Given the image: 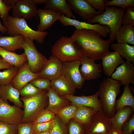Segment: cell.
I'll use <instances>...</instances> for the list:
<instances>
[{
  "mask_svg": "<svg viewBox=\"0 0 134 134\" xmlns=\"http://www.w3.org/2000/svg\"><path fill=\"white\" fill-rule=\"evenodd\" d=\"M82 56L95 61L100 60L109 51L111 42L103 39L97 32L92 30H76L70 37Z\"/></svg>",
  "mask_w": 134,
  "mask_h": 134,
  "instance_id": "obj_1",
  "label": "cell"
},
{
  "mask_svg": "<svg viewBox=\"0 0 134 134\" xmlns=\"http://www.w3.org/2000/svg\"><path fill=\"white\" fill-rule=\"evenodd\" d=\"M121 82L108 77L100 83L97 91L102 110L111 118L115 114L116 98L120 91Z\"/></svg>",
  "mask_w": 134,
  "mask_h": 134,
  "instance_id": "obj_2",
  "label": "cell"
},
{
  "mask_svg": "<svg viewBox=\"0 0 134 134\" xmlns=\"http://www.w3.org/2000/svg\"><path fill=\"white\" fill-rule=\"evenodd\" d=\"M3 23L7 30V33L10 36L21 35L25 38L35 40L38 43L42 44L48 34L46 32H40L32 29L24 18H15L9 15L3 21Z\"/></svg>",
  "mask_w": 134,
  "mask_h": 134,
  "instance_id": "obj_3",
  "label": "cell"
},
{
  "mask_svg": "<svg viewBox=\"0 0 134 134\" xmlns=\"http://www.w3.org/2000/svg\"><path fill=\"white\" fill-rule=\"evenodd\" d=\"M125 9L114 6H106L102 13L87 21L91 24L98 23L99 24L108 26L110 29L109 40L111 43L116 39V34L121 26L122 19Z\"/></svg>",
  "mask_w": 134,
  "mask_h": 134,
  "instance_id": "obj_4",
  "label": "cell"
},
{
  "mask_svg": "<svg viewBox=\"0 0 134 134\" xmlns=\"http://www.w3.org/2000/svg\"><path fill=\"white\" fill-rule=\"evenodd\" d=\"M51 52L62 62L80 60L82 57L70 38L64 36L52 46Z\"/></svg>",
  "mask_w": 134,
  "mask_h": 134,
  "instance_id": "obj_5",
  "label": "cell"
},
{
  "mask_svg": "<svg viewBox=\"0 0 134 134\" xmlns=\"http://www.w3.org/2000/svg\"><path fill=\"white\" fill-rule=\"evenodd\" d=\"M43 90L38 94L29 98H23L21 100L23 103L24 115L21 123L32 122L45 105L47 92Z\"/></svg>",
  "mask_w": 134,
  "mask_h": 134,
  "instance_id": "obj_6",
  "label": "cell"
},
{
  "mask_svg": "<svg viewBox=\"0 0 134 134\" xmlns=\"http://www.w3.org/2000/svg\"><path fill=\"white\" fill-rule=\"evenodd\" d=\"M23 49L27 59L29 67L33 72L38 73L42 69L48 59L36 49L33 40L25 38L23 43Z\"/></svg>",
  "mask_w": 134,
  "mask_h": 134,
  "instance_id": "obj_7",
  "label": "cell"
},
{
  "mask_svg": "<svg viewBox=\"0 0 134 134\" xmlns=\"http://www.w3.org/2000/svg\"><path fill=\"white\" fill-rule=\"evenodd\" d=\"M112 126L111 119L106 116L102 109L98 110L84 126L82 134L107 133Z\"/></svg>",
  "mask_w": 134,
  "mask_h": 134,
  "instance_id": "obj_8",
  "label": "cell"
},
{
  "mask_svg": "<svg viewBox=\"0 0 134 134\" xmlns=\"http://www.w3.org/2000/svg\"><path fill=\"white\" fill-rule=\"evenodd\" d=\"M24 111L15 105L12 106L2 99L0 100V121L17 125L21 122Z\"/></svg>",
  "mask_w": 134,
  "mask_h": 134,
  "instance_id": "obj_9",
  "label": "cell"
},
{
  "mask_svg": "<svg viewBox=\"0 0 134 134\" xmlns=\"http://www.w3.org/2000/svg\"><path fill=\"white\" fill-rule=\"evenodd\" d=\"M37 4L34 0H16L12 8V16L31 20L38 16Z\"/></svg>",
  "mask_w": 134,
  "mask_h": 134,
  "instance_id": "obj_10",
  "label": "cell"
},
{
  "mask_svg": "<svg viewBox=\"0 0 134 134\" xmlns=\"http://www.w3.org/2000/svg\"><path fill=\"white\" fill-rule=\"evenodd\" d=\"M62 63V74L76 88L83 86L85 80L80 71V60Z\"/></svg>",
  "mask_w": 134,
  "mask_h": 134,
  "instance_id": "obj_11",
  "label": "cell"
},
{
  "mask_svg": "<svg viewBox=\"0 0 134 134\" xmlns=\"http://www.w3.org/2000/svg\"><path fill=\"white\" fill-rule=\"evenodd\" d=\"M60 23L64 26H72L77 29H85L94 31L101 37H106L110 32V29L107 26L99 24H92L85 22H81L75 19L68 18L62 14L59 20Z\"/></svg>",
  "mask_w": 134,
  "mask_h": 134,
  "instance_id": "obj_12",
  "label": "cell"
},
{
  "mask_svg": "<svg viewBox=\"0 0 134 134\" xmlns=\"http://www.w3.org/2000/svg\"><path fill=\"white\" fill-rule=\"evenodd\" d=\"M80 61V73L84 80L98 79L101 76V65L96 63L95 61L86 57L82 56Z\"/></svg>",
  "mask_w": 134,
  "mask_h": 134,
  "instance_id": "obj_13",
  "label": "cell"
},
{
  "mask_svg": "<svg viewBox=\"0 0 134 134\" xmlns=\"http://www.w3.org/2000/svg\"><path fill=\"white\" fill-rule=\"evenodd\" d=\"M72 11L88 21L101 14L95 10L87 0H67Z\"/></svg>",
  "mask_w": 134,
  "mask_h": 134,
  "instance_id": "obj_14",
  "label": "cell"
},
{
  "mask_svg": "<svg viewBox=\"0 0 134 134\" xmlns=\"http://www.w3.org/2000/svg\"><path fill=\"white\" fill-rule=\"evenodd\" d=\"M62 63L52 55L41 71L38 73L39 78L52 81L62 74Z\"/></svg>",
  "mask_w": 134,
  "mask_h": 134,
  "instance_id": "obj_15",
  "label": "cell"
},
{
  "mask_svg": "<svg viewBox=\"0 0 134 134\" xmlns=\"http://www.w3.org/2000/svg\"><path fill=\"white\" fill-rule=\"evenodd\" d=\"M131 62L124 61L116 69L110 77L120 81L122 85L134 83V66Z\"/></svg>",
  "mask_w": 134,
  "mask_h": 134,
  "instance_id": "obj_16",
  "label": "cell"
},
{
  "mask_svg": "<svg viewBox=\"0 0 134 134\" xmlns=\"http://www.w3.org/2000/svg\"><path fill=\"white\" fill-rule=\"evenodd\" d=\"M38 78H39L38 73H34L30 69L27 62L19 69L11 84L19 91L31 81Z\"/></svg>",
  "mask_w": 134,
  "mask_h": 134,
  "instance_id": "obj_17",
  "label": "cell"
},
{
  "mask_svg": "<svg viewBox=\"0 0 134 134\" xmlns=\"http://www.w3.org/2000/svg\"><path fill=\"white\" fill-rule=\"evenodd\" d=\"M61 97L68 100L71 102L72 105L77 106H82L88 107L98 110L102 109L97 91L95 94L90 96H76L68 95Z\"/></svg>",
  "mask_w": 134,
  "mask_h": 134,
  "instance_id": "obj_18",
  "label": "cell"
},
{
  "mask_svg": "<svg viewBox=\"0 0 134 134\" xmlns=\"http://www.w3.org/2000/svg\"><path fill=\"white\" fill-rule=\"evenodd\" d=\"M62 14L60 12L48 9L38 10V16L40 22L37 27V31L44 32L56 21L59 20Z\"/></svg>",
  "mask_w": 134,
  "mask_h": 134,
  "instance_id": "obj_19",
  "label": "cell"
},
{
  "mask_svg": "<svg viewBox=\"0 0 134 134\" xmlns=\"http://www.w3.org/2000/svg\"><path fill=\"white\" fill-rule=\"evenodd\" d=\"M101 59L104 73L108 77L111 76L117 67L124 61L123 58L116 51H109Z\"/></svg>",
  "mask_w": 134,
  "mask_h": 134,
  "instance_id": "obj_20",
  "label": "cell"
},
{
  "mask_svg": "<svg viewBox=\"0 0 134 134\" xmlns=\"http://www.w3.org/2000/svg\"><path fill=\"white\" fill-rule=\"evenodd\" d=\"M50 88L61 97L74 95L75 92V88L73 85L62 74L51 81Z\"/></svg>",
  "mask_w": 134,
  "mask_h": 134,
  "instance_id": "obj_21",
  "label": "cell"
},
{
  "mask_svg": "<svg viewBox=\"0 0 134 134\" xmlns=\"http://www.w3.org/2000/svg\"><path fill=\"white\" fill-rule=\"evenodd\" d=\"M0 94L1 99L7 101L9 100L14 105L20 108L24 107L20 98L19 91L10 84L0 86Z\"/></svg>",
  "mask_w": 134,
  "mask_h": 134,
  "instance_id": "obj_22",
  "label": "cell"
},
{
  "mask_svg": "<svg viewBox=\"0 0 134 134\" xmlns=\"http://www.w3.org/2000/svg\"><path fill=\"white\" fill-rule=\"evenodd\" d=\"M47 96L49 99L48 105L46 109L56 115L63 108L67 106L69 101L59 96L50 88L47 90Z\"/></svg>",
  "mask_w": 134,
  "mask_h": 134,
  "instance_id": "obj_23",
  "label": "cell"
},
{
  "mask_svg": "<svg viewBox=\"0 0 134 134\" xmlns=\"http://www.w3.org/2000/svg\"><path fill=\"white\" fill-rule=\"evenodd\" d=\"M44 7V9L59 12L68 18L73 19L75 18L66 0H48Z\"/></svg>",
  "mask_w": 134,
  "mask_h": 134,
  "instance_id": "obj_24",
  "label": "cell"
},
{
  "mask_svg": "<svg viewBox=\"0 0 134 134\" xmlns=\"http://www.w3.org/2000/svg\"><path fill=\"white\" fill-rule=\"evenodd\" d=\"M24 38L21 35L14 36H0V47L12 52L18 49H23Z\"/></svg>",
  "mask_w": 134,
  "mask_h": 134,
  "instance_id": "obj_25",
  "label": "cell"
},
{
  "mask_svg": "<svg viewBox=\"0 0 134 134\" xmlns=\"http://www.w3.org/2000/svg\"><path fill=\"white\" fill-rule=\"evenodd\" d=\"M0 56L5 62L19 69L27 62V57L24 53L21 54H17L0 47Z\"/></svg>",
  "mask_w": 134,
  "mask_h": 134,
  "instance_id": "obj_26",
  "label": "cell"
},
{
  "mask_svg": "<svg viewBox=\"0 0 134 134\" xmlns=\"http://www.w3.org/2000/svg\"><path fill=\"white\" fill-rule=\"evenodd\" d=\"M98 110L87 106H78L72 119L74 121L84 126L89 123L92 117Z\"/></svg>",
  "mask_w": 134,
  "mask_h": 134,
  "instance_id": "obj_27",
  "label": "cell"
},
{
  "mask_svg": "<svg viewBox=\"0 0 134 134\" xmlns=\"http://www.w3.org/2000/svg\"><path fill=\"white\" fill-rule=\"evenodd\" d=\"M134 110L129 106L117 110L116 113L110 118L113 127L116 129L121 130L123 125L130 118Z\"/></svg>",
  "mask_w": 134,
  "mask_h": 134,
  "instance_id": "obj_28",
  "label": "cell"
},
{
  "mask_svg": "<svg viewBox=\"0 0 134 134\" xmlns=\"http://www.w3.org/2000/svg\"><path fill=\"white\" fill-rule=\"evenodd\" d=\"M116 39L118 43H125L134 45V27L123 25L117 32Z\"/></svg>",
  "mask_w": 134,
  "mask_h": 134,
  "instance_id": "obj_29",
  "label": "cell"
},
{
  "mask_svg": "<svg viewBox=\"0 0 134 134\" xmlns=\"http://www.w3.org/2000/svg\"><path fill=\"white\" fill-rule=\"evenodd\" d=\"M112 49L117 52L122 57L134 64V46L125 43H111Z\"/></svg>",
  "mask_w": 134,
  "mask_h": 134,
  "instance_id": "obj_30",
  "label": "cell"
},
{
  "mask_svg": "<svg viewBox=\"0 0 134 134\" xmlns=\"http://www.w3.org/2000/svg\"><path fill=\"white\" fill-rule=\"evenodd\" d=\"M126 106L131 107L134 109V97L131 91L129 85L124 86L122 95L116 100L115 111Z\"/></svg>",
  "mask_w": 134,
  "mask_h": 134,
  "instance_id": "obj_31",
  "label": "cell"
},
{
  "mask_svg": "<svg viewBox=\"0 0 134 134\" xmlns=\"http://www.w3.org/2000/svg\"><path fill=\"white\" fill-rule=\"evenodd\" d=\"M78 106L72 105L66 106L56 114L64 124H67L74 117Z\"/></svg>",
  "mask_w": 134,
  "mask_h": 134,
  "instance_id": "obj_32",
  "label": "cell"
},
{
  "mask_svg": "<svg viewBox=\"0 0 134 134\" xmlns=\"http://www.w3.org/2000/svg\"><path fill=\"white\" fill-rule=\"evenodd\" d=\"M19 68L13 66L0 71V86L10 84L17 73Z\"/></svg>",
  "mask_w": 134,
  "mask_h": 134,
  "instance_id": "obj_33",
  "label": "cell"
},
{
  "mask_svg": "<svg viewBox=\"0 0 134 134\" xmlns=\"http://www.w3.org/2000/svg\"><path fill=\"white\" fill-rule=\"evenodd\" d=\"M55 115L50 110L43 108L38 114L32 123L36 124L50 121L54 119Z\"/></svg>",
  "mask_w": 134,
  "mask_h": 134,
  "instance_id": "obj_34",
  "label": "cell"
},
{
  "mask_svg": "<svg viewBox=\"0 0 134 134\" xmlns=\"http://www.w3.org/2000/svg\"><path fill=\"white\" fill-rule=\"evenodd\" d=\"M16 0H0V15L3 21L9 16V12L12 9Z\"/></svg>",
  "mask_w": 134,
  "mask_h": 134,
  "instance_id": "obj_35",
  "label": "cell"
},
{
  "mask_svg": "<svg viewBox=\"0 0 134 134\" xmlns=\"http://www.w3.org/2000/svg\"><path fill=\"white\" fill-rule=\"evenodd\" d=\"M56 120V117L53 120L49 122L33 124L32 128L34 134L51 130Z\"/></svg>",
  "mask_w": 134,
  "mask_h": 134,
  "instance_id": "obj_36",
  "label": "cell"
},
{
  "mask_svg": "<svg viewBox=\"0 0 134 134\" xmlns=\"http://www.w3.org/2000/svg\"><path fill=\"white\" fill-rule=\"evenodd\" d=\"M42 90L36 88L29 83L19 91L20 95L23 98H29L35 96Z\"/></svg>",
  "mask_w": 134,
  "mask_h": 134,
  "instance_id": "obj_37",
  "label": "cell"
},
{
  "mask_svg": "<svg viewBox=\"0 0 134 134\" xmlns=\"http://www.w3.org/2000/svg\"><path fill=\"white\" fill-rule=\"evenodd\" d=\"M122 24L130 25L134 27V8L129 7L125 9L122 19Z\"/></svg>",
  "mask_w": 134,
  "mask_h": 134,
  "instance_id": "obj_38",
  "label": "cell"
},
{
  "mask_svg": "<svg viewBox=\"0 0 134 134\" xmlns=\"http://www.w3.org/2000/svg\"><path fill=\"white\" fill-rule=\"evenodd\" d=\"M106 6H115L125 9L129 7H134V0H107L105 2Z\"/></svg>",
  "mask_w": 134,
  "mask_h": 134,
  "instance_id": "obj_39",
  "label": "cell"
},
{
  "mask_svg": "<svg viewBox=\"0 0 134 134\" xmlns=\"http://www.w3.org/2000/svg\"><path fill=\"white\" fill-rule=\"evenodd\" d=\"M30 83L41 90L47 91L50 88L51 81L46 79L39 78L34 80Z\"/></svg>",
  "mask_w": 134,
  "mask_h": 134,
  "instance_id": "obj_40",
  "label": "cell"
},
{
  "mask_svg": "<svg viewBox=\"0 0 134 134\" xmlns=\"http://www.w3.org/2000/svg\"><path fill=\"white\" fill-rule=\"evenodd\" d=\"M0 134H18L17 126L0 121Z\"/></svg>",
  "mask_w": 134,
  "mask_h": 134,
  "instance_id": "obj_41",
  "label": "cell"
},
{
  "mask_svg": "<svg viewBox=\"0 0 134 134\" xmlns=\"http://www.w3.org/2000/svg\"><path fill=\"white\" fill-rule=\"evenodd\" d=\"M32 122L21 123L17 126L18 134H34Z\"/></svg>",
  "mask_w": 134,
  "mask_h": 134,
  "instance_id": "obj_42",
  "label": "cell"
},
{
  "mask_svg": "<svg viewBox=\"0 0 134 134\" xmlns=\"http://www.w3.org/2000/svg\"><path fill=\"white\" fill-rule=\"evenodd\" d=\"M56 120L51 130V134H66V130L64 124L56 117Z\"/></svg>",
  "mask_w": 134,
  "mask_h": 134,
  "instance_id": "obj_43",
  "label": "cell"
},
{
  "mask_svg": "<svg viewBox=\"0 0 134 134\" xmlns=\"http://www.w3.org/2000/svg\"><path fill=\"white\" fill-rule=\"evenodd\" d=\"M121 130L124 134H132L134 130V114L123 125Z\"/></svg>",
  "mask_w": 134,
  "mask_h": 134,
  "instance_id": "obj_44",
  "label": "cell"
},
{
  "mask_svg": "<svg viewBox=\"0 0 134 134\" xmlns=\"http://www.w3.org/2000/svg\"><path fill=\"white\" fill-rule=\"evenodd\" d=\"M92 6L100 14L103 13L105 10V2L107 0H87Z\"/></svg>",
  "mask_w": 134,
  "mask_h": 134,
  "instance_id": "obj_45",
  "label": "cell"
},
{
  "mask_svg": "<svg viewBox=\"0 0 134 134\" xmlns=\"http://www.w3.org/2000/svg\"><path fill=\"white\" fill-rule=\"evenodd\" d=\"M84 126L73 121L70 123L69 127V134H82Z\"/></svg>",
  "mask_w": 134,
  "mask_h": 134,
  "instance_id": "obj_46",
  "label": "cell"
},
{
  "mask_svg": "<svg viewBox=\"0 0 134 134\" xmlns=\"http://www.w3.org/2000/svg\"><path fill=\"white\" fill-rule=\"evenodd\" d=\"M13 66L5 62L2 58H0V70L7 69Z\"/></svg>",
  "mask_w": 134,
  "mask_h": 134,
  "instance_id": "obj_47",
  "label": "cell"
},
{
  "mask_svg": "<svg viewBox=\"0 0 134 134\" xmlns=\"http://www.w3.org/2000/svg\"><path fill=\"white\" fill-rule=\"evenodd\" d=\"M108 134H124L121 130H118L112 126L109 129Z\"/></svg>",
  "mask_w": 134,
  "mask_h": 134,
  "instance_id": "obj_48",
  "label": "cell"
},
{
  "mask_svg": "<svg viewBox=\"0 0 134 134\" xmlns=\"http://www.w3.org/2000/svg\"><path fill=\"white\" fill-rule=\"evenodd\" d=\"M7 29L2 24L0 19V32L2 33L5 34L7 33Z\"/></svg>",
  "mask_w": 134,
  "mask_h": 134,
  "instance_id": "obj_49",
  "label": "cell"
},
{
  "mask_svg": "<svg viewBox=\"0 0 134 134\" xmlns=\"http://www.w3.org/2000/svg\"><path fill=\"white\" fill-rule=\"evenodd\" d=\"M35 3L37 4H45L48 1V0H34Z\"/></svg>",
  "mask_w": 134,
  "mask_h": 134,
  "instance_id": "obj_50",
  "label": "cell"
},
{
  "mask_svg": "<svg viewBox=\"0 0 134 134\" xmlns=\"http://www.w3.org/2000/svg\"><path fill=\"white\" fill-rule=\"evenodd\" d=\"M51 130L35 134H51Z\"/></svg>",
  "mask_w": 134,
  "mask_h": 134,
  "instance_id": "obj_51",
  "label": "cell"
},
{
  "mask_svg": "<svg viewBox=\"0 0 134 134\" xmlns=\"http://www.w3.org/2000/svg\"><path fill=\"white\" fill-rule=\"evenodd\" d=\"M108 134L107 133H100V134Z\"/></svg>",
  "mask_w": 134,
  "mask_h": 134,
  "instance_id": "obj_52",
  "label": "cell"
},
{
  "mask_svg": "<svg viewBox=\"0 0 134 134\" xmlns=\"http://www.w3.org/2000/svg\"><path fill=\"white\" fill-rule=\"evenodd\" d=\"M1 99V96L0 94V100Z\"/></svg>",
  "mask_w": 134,
  "mask_h": 134,
  "instance_id": "obj_53",
  "label": "cell"
},
{
  "mask_svg": "<svg viewBox=\"0 0 134 134\" xmlns=\"http://www.w3.org/2000/svg\"><path fill=\"white\" fill-rule=\"evenodd\" d=\"M1 56H0V58H1Z\"/></svg>",
  "mask_w": 134,
  "mask_h": 134,
  "instance_id": "obj_54",
  "label": "cell"
},
{
  "mask_svg": "<svg viewBox=\"0 0 134 134\" xmlns=\"http://www.w3.org/2000/svg\"><path fill=\"white\" fill-rule=\"evenodd\" d=\"M1 36V34H0V36Z\"/></svg>",
  "mask_w": 134,
  "mask_h": 134,
  "instance_id": "obj_55",
  "label": "cell"
}]
</instances>
